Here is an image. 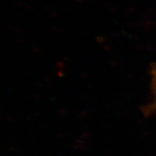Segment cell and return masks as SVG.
<instances>
[{
	"label": "cell",
	"mask_w": 156,
	"mask_h": 156,
	"mask_svg": "<svg viewBox=\"0 0 156 156\" xmlns=\"http://www.w3.org/2000/svg\"><path fill=\"white\" fill-rule=\"evenodd\" d=\"M156 108V107H155V108Z\"/></svg>",
	"instance_id": "7a4b0ae2"
},
{
	"label": "cell",
	"mask_w": 156,
	"mask_h": 156,
	"mask_svg": "<svg viewBox=\"0 0 156 156\" xmlns=\"http://www.w3.org/2000/svg\"><path fill=\"white\" fill-rule=\"evenodd\" d=\"M153 87H154V99L155 101L154 103V108L156 107V69L154 70V76H153Z\"/></svg>",
	"instance_id": "6da1fadb"
}]
</instances>
